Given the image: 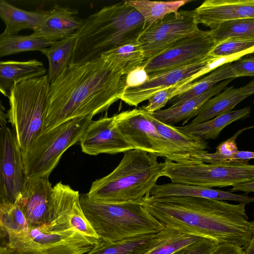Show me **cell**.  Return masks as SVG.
<instances>
[{
	"label": "cell",
	"mask_w": 254,
	"mask_h": 254,
	"mask_svg": "<svg viewBox=\"0 0 254 254\" xmlns=\"http://www.w3.org/2000/svg\"><path fill=\"white\" fill-rule=\"evenodd\" d=\"M140 203L165 228L240 247L254 236V223L249 220L243 203L194 196L153 197L148 193Z\"/></svg>",
	"instance_id": "6da1fadb"
},
{
	"label": "cell",
	"mask_w": 254,
	"mask_h": 254,
	"mask_svg": "<svg viewBox=\"0 0 254 254\" xmlns=\"http://www.w3.org/2000/svg\"><path fill=\"white\" fill-rule=\"evenodd\" d=\"M126 75L101 58L69 64L50 84L43 132L71 119L106 111L120 99Z\"/></svg>",
	"instance_id": "7a4b0ae2"
},
{
	"label": "cell",
	"mask_w": 254,
	"mask_h": 254,
	"mask_svg": "<svg viewBox=\"0 0 254 254\" xmlns=\"http://www.w3.org/2000/svg\"><path fill=\"white\" fill-rule=\"evenodd\" d=\"M146 28L143 16L125 0L104 6L85 19L76 32L69 64L100 58L108 51L137 41Z\"/></svg>",
	"instance_id": "3957f363"
},
{
	"label": "cell",
	"mask_w": 254,
	"mask_h": 254,
	"mask_svg": "<svg viewBox=\"0 0 254 254\" xmlns=\"http://www.w3.org/2000/svg\"><path fill=\"white\" fill-rule=\"evenodd\" d=\"M157 157L136 149L124 152L118 165L93 182L86 195L91 199L106 202H141L163 176L165 164L159 162Z\"/></svg>",
	"instance_id": "277c9868"
},
{
	"label": "cell",
	"mask_w": 254,
	"mask_h": 254,
	"mask_svg": "<svg viewBox=\"0 0 254 254\" xmlns=\"http://www.w3.org/2000/svg\"><path fill=\"white\" fill-rule=\"evenodd\" d=\"M82 211L103 241L116 242L158 233L165 228L139 202L110 203L79 196Z\"/></svg>",
	"instance_id": "5b68a950"
},
{
	"label": "cell",
	"mask_w": 254,
	"mask_h": 254,
	"mask_svg": "<svg viewBox=\"0 0 254 254\" xmlns=\"http://www.w3.org/2000/svg\"><path fill=\"white\" fill-rule=\"evenodd\" d=\"M50 83L47 74L15 84L7 112L22 153L43 132Z\"/></svg>",
	"instance_id": "8992f818"
},
{
	"label": "cell",
	"mask_w": 254,
	"mask_h": 254,
	"mask_svg": "<svg viewBox=\"0 0 254 254\" xmlns=\"http://www.w3.org/2000/svg\"><path fill=\"white\" fill-rule=\"evenodd\" d=\"M93 117L74 118L43 132L22 153L26 177L49 179L64 153L79 141Z\"/></svg>",
	"instance_id": "52a82bcc"
},
{
	"label": "cell",
	"mask_w": 254,
	"mask_h": 254,
	"mask_svg": "<svg viewBox=\"0 0 254 254\" xmlns=\"http://www.w3.org/2000/svg\"><path fill=\"white\" fill-rule=\"evenodd\" d=\"M164 162L163 176L174 183L213 188L254 180V166L248 162L211 164L165 159Z\"/></svg>",
	"instance_id": "ba28073f"
},
{
	"label": "cell",
	"mask_w": 254,
	"mask_h": 254,
	"mask_svg": "<svg viewBox=\"0 0 254 254\" xmlns=\"http://www.w3.org/2000/svg\"><path fill=\"white\" fill-rule=\"evenodd\" d=\"M113 123L132 149L147 152L171 161L184 163L186 158L160 135L142 108L125 111L113 116Z\"/></svg>",
	"instance_id": "9c48e42d"
},
{
	"label": "cell",
	"mask_w": 254,
	"mask_h": 254,
	"mask_svg": "<svg viewBox=\"0 0 254 254\" xmlns=\"http://www.w3.org/2000/svg\"><path fill=\"white\" fill-rule=\"evenodd\" d=\"M217 45L209 31L198 28L142 64L149 75L179 68L207 58Z\"/></svg>",
	"instance_id": "30bf717a"
},
{
	"label": "cell",
	"mask_w": 254,
	"mask_h": 254,
	"mask_svg": "<svg viewBox=\"0 0 254 254\" xmlns=\"http://www.w3.org/2000/svg\"><path fill=\"white\" fill-rule=\"evenodd\" d=\"M198 23L194 10L170 13L146 28L137 41L145 60L151 58L195 31Z\"/></svg>",
	"instance_id": "8fae6325"
},
{
	"label": "cell",
	"mask_w": 254,
	"mask_h": 254,
	"mask_svg": "<svg viewBox=\"0 0 254 254\" xmlns=\"http://www.w3.org/2000/svg\"><path fill=\"white\" fill-rule=\"evenodd\" d=\"M25 178L15 134L7 126H0V197L15 204Z\"/></svg>",
	"instance_id": "7c38bea8"
},
{
	"label": "cell",
	"mask_w": 254,
	"mask_h": 254,
	"mask_svg": "<svg viewBox=\"0 0 254 254\" xmlns=\"http://www.w3.org/2000/svg\"><path fill=\"white\" fill-rule=\"evenodd\" d=\"M113 120V116H105L91 121L79 141L83 153L96 156L115 154L132 149L114 126Z\"/></svg>",
	"instance_id": "4fadbf2b"
},
{
	"label": "cell",
	"mask_w": 254,
	"mask_h": 254,
	"mask_svg": "<svg viewBox=\"0 0 254 254\" xmlns=\"http://www.w3.org/2000/svg\"><path fill=\"white\" fill-rule=\"evenodd\" d=\"M213 57L207 58L185 66L161 73L149 75L141 86L124 90L120 99L128 105L137 106L156 93L190 76L205 65Z\"/></svg>",
	"instance_id": "5bb4252c"
},
{
	"label": "cell",
	"mask_w": 254,
	"mask_h": 254,
	"mask_svg": "<svg viewBox=\"0 0 254 254\" xmlns=\"http://www.w3.org/2000/svg\"><path fill=\"white\" fill-rule=\"evenodd\" d=\"M194 10L198 24L212 29L229 20L254 19V0H206Z\"/></svg>",
	"instance_id": "9a60e30c"
},
{
	"label": "cell",
	"mask_w": 254,
	"mask_h": 254,
	"mask_svg": "<svg viewBox=\"0 0 254 254\" xmlns=\"http://www.w3.org/2000/svg\"><path fill=\"white\" fill-rule=\"evenodd\" d=\"M78 11L67 6L55 4L33 33L43 39L56 41L73 34L84 23Z\"/></svg>",
	"instance_id": "2e32d148"
},
{
	"label": "cell",
	"mask_w": 254,
	"mask_h": 254,
	"mask_svg": "<svg viewBox=\"0 0 254 254\" xmlns=\"http://www.w3.org/2000/svg\"><path fill=\"white\" fill-rule=\"evenodd\" d=\"M153 197L170 196H194L222 200H229L249 204L254 198L248 194H236L213 188L174 183L155 184L147 193Z\"/></svg>",
	"instance_id": "e0dca14e"
},
{
	"label": "cell",
	"mask_w": 254,
	"mask_h": 254,
	"mask_svg": "<svg viewBox=\"0 0 254 254\" xmlns=\"http://www.w3.org/2000/svg\"><path fill=\"white\" fill-rule=\"evenodd\" d=\"M254 93V80L239 88H235L233 86L226 87L204 103L190 124L203 123L232 111L237 104Z\"/></svg>",
	"instance_id": "ac0fdd59"
},
{
	"label": "cell",
	"mask_w": 254,
	"mask_h": 254,
	"mask_svg": "<svg viewBox=\"0 0 254 254\" xmlns=\"http://www.w3.org/2000/svg\"><path fill=\"white\" fill-rule=\"evenodd\" d=\"M6 244L17 249H38L52 246L67 241L79 234L73 228L60 232H47L40 227L17 232L7 231Z\"/></svg>",
	"instance_id": "d6986e66"
},
{
	"label": "cell",
	"mask_w": 254,
	"mask_h": 254,
	"mask_svg": "<svg viewBox=\"0 0 254 254\" xmlns=\"http://www.w3.org/2000/svg\"><path fill=\"white\" fill-rule=\"evenodd\" d=\"M234 79L223 80L199 96L188 100L178 106L160 110L151 114L158 121L171 126L183 120V126H184L189 120L197 115L198 110L206 101L221 92Z\"/></svg>",
	"instance_id": "ffe728a7"
},
{
	"label": "cell",
	"mask_w": 254,
	"mask_h": 254,
	"mask_svg": "<svg viewBox=\"0 0 254 254\" xmlns=\"http://www.w3.org/2000/svg\"><path fill=\"white\" fill-rule=\"evenodd\" d=\"M46 71L43 63L36 59L0 62V92L8 98L15 84L45 75Z\"/></svg>",
	"instance_id": "44dd1931"
},
{
	"label": "cell",
	"mask_w": 254,
	"mask_h": 254,
	"mask_svg": "<svg viewBox=\"0 0 254 254\" xmlns=\"http://www.w3.org/2000/svg\"><path fill=\"white\" fill-rule=\"evenodd\" d=\"M251 112V106H248L222 114L203 123L176 127L180 131L203 140L214 139L226 127L235 121L249 117Z\"/></svg>",
	"instance_id": "7402d4cb"
},
{
	"label": "cell",
	"mask_w": 254,
	"mask_h": 254,
	"mask_svg": "<svg viewBox=\"0 0 254 254\" xmlns=\"http://www.w3.org/2000/svg\"><path fill=\"white\" fill-rule=\"evenodd\" d=\"M48 11H26L15 7L4 0H0V17L5 24L1 33L4 36L17 35L23 29L34 31L40 24Z\"/></svg>",
	"instance_id": "603a6c76"
},
{
	"label": "cell",
	"mask_w": 254,
	"mask_h": 254,
	"mask_svg": "<svg viewBox=\"0 0 254 254\" xmlns=\"http://www.w3.org/2000/svg\"><path fill=\"white\" fill-rule=\"evenodd\" d=\"M99 241V239L79 234L60 244L38 249H17L1 244L0 254H84Z\"/></svg>",
	"instance_id": "cb8c5ba5"
},
{
	"label": "cell",
	"mask_w": 254,
	"mask_h": 254,
	"mask_svg": "<svg viewBox=\"0 0 254 254\" xmlns=\"http://www.w3.org/2000/svg\"><path fill=\"white\" fill-rule=\"evenodd\" d=\"M165 228L160 232L116 242L101 240L84 254H143L161 239Z\"/></svg>",
	"instance_id": "d4e9b609"
},
{
	"label": "cell",
	"mask_w": 254,
	"mask_h": 254,
	"mask_svg": "<svg viewBox=\"0 0 254 254\" xmlns=\"http://www.w3.org/2000/svg\"><path fill=\"white\" fill-rule=\"evenodd\" d=\"M148 116L159 133L171 142L186 158V162L188 161L190 156L208 152L206 141L189 135L179 130L176 127L162 123L150 113L148 112Z\"/></svg>",
	"instance_id": "484cf974"
},
{
	"label": "cell",
	"mask_w": 254,
	"mask_h": 254,
	"mask_svg": "<svg viewBox=\"0 0 254 254\" xmlns=\"http://www.w3.org/2000/svg\"><path fill=\"white\" fill-rule=\"evenodd\" d=\"M76 38V32L55 41L41 52L49 62L48 77L50 83L54 81L70 63Z\"/></svg>",
	"instance_id": "4316f807"
},
{
	"label": "cell",
	"mask_w": 254,
	"mask_h": 254,
	"mask_svg": "<svg viewBox=\"0 0 254 254\" xmlns=\"http://www.w3.org/2000/svg\"><path fill=\"white\" fill-rule=\"evenodd\" d=\"M101 58L107 63L119 68L125 75L142 65L145 60L137 40L108 51L103 54Z\"/></svg>",
	"instance_id": "83f0119b"
},
{
	"label": "cell",
	"mask_w": 254,
	"mask_h": 254,
	"mask_svg": "<svg viewBox=\"0 0 254 254\" xmlns=\"http://www.w3.org/2000/svg\"><path fill=\"white\" fill-rule=\"evenodd\" d=\"M125 1L141 14L144 19L147 28L167 15L178 11L181 7L191 1L190 0L167 1L148 0Z\"/></svg>",
	"instance_id": "f1b7e54d"
},
{
	"label": "cell",
	"mask_w": 254,
	"mask_h": 254,
	"mask_svg": "<svg viewBox=\"0 0 254 254\" xmlns=\"http://www.w3.org/2000/svg\"><path fill=\"white\" fill-rule=\"evenodd\" d=\"M55 41L46 40L33 33L28 35L4 36L0 34V58L21 52L39 51Z\"/></svg>",
	"instance_id": "f546056e"
},
{
	"label": "cell",
	"mask_w": 254,
	"mask_h": 254,
	"mask_svg": "<svg viewBox=\"0 0 254 254\" xmlns=\"http://www.w3.org/2000/svg\"><path fill=\"white\" fill-rule=\"evenodd\" d=\"M209 31L217 44L229 39L254 38V19L241 18L225 21Z\"/></svg>",
	"instance_id": "4dcf8cb0"
},
{
	"label": "cell",
	"mask_w": 254,
	"mask_h": 254,
	"mask_svg": "<svg viewBox=\"0 0 254 254\" xmlns=\"http://www.w3.org/2000/svg\"><path fill=\"white\" fill-rule=\"evenodd\" d=\"M254 75V59L253 56H250L225 64L198 80H210L218 83L230 78Z\"/></svg>",
	"instance_id": "1f68e13d"
},
{
	"label": "cell",
	"mask_w": 254,
	"mask_h": 254,
	"mask_svg": "<svg viewBox=\"0 0 254 254\" xmlns=\"http://www.w3.org/2000/svg\"><path fill=\"white\" fill-rule=\"evenodd\" d=\"M201 238L173 229L165 228V233L161 239L143 254H172Z\"/></svg>",
	"instance_id": "d6a6232c"
},
{
	"label": "cell",
	"mask_w": 254,
	"mask_h": 254,
	"mask_svg": "<svg viewBox=\"0 0 254 254\" xmlns=\"http://www.w3.org/2000/svg\"><path fill=\"white\" fill-rule=\"evenodd\" d=\"M0 220L6 232H17L28 228L26 220L19 206L0 197Z\"/></svg>",
	"instance_id": "836d02e7"
},
{
	"label": "cell",
	"mask_w": 254,
	"mask_h": 254,
	"mask_svg": "<svg viewBox=\"0 0 254 254\" xmlns=\"http://www.w3.org/2000/svg\"><path fill=\"white\" fill-rule=\"evenodd\" d=\"M254 52V47H253L235 54L218 58H213L211 61L197 72L177 83L178 88L176 92L175 96H176L177 93L179 89L186 85L193 82L195 79L214 70L225 64L236 61L246 55L253 54Z\"/></svg>",
	"instance_id": "e575fe53"
},
{
	"label": "cell",
	"mask_w": 254,
	"mask_h": 254,
	"mask_svg": "<svg viewBox=\"0 0 254 254\" xmlns=\"http://www.w3.org/2000/svg\"><path fill=\"white\" fill-rule=\"evenodd\" d=\"M254 157V152L249 151H239L230 155H221L214 153L191 155L187 162L203 163H227L237 162H248ZM187 163V162H186Z\"/></svg>",
	"instance_id": "d590c367"
},
{
	"label": "cell",
	"mask_w": 254,
	"mask_h": 254,
	"mask_svg": "<svg viewBox=\"0 0 254 254\" xmlns=\"http://www.w3.org/2000/svg\"><path fill=\"white\" fill-rule=\"evenodd\" d=\"M253 47L254 38L229 39L216 45L208 55L218 58L235 54Z\"/></svg>",
	"instance_id": "8d00e7d4"
},
{
	"label": "cell",
	"mask_w": 254,
	"mask_h": 254,
	"mask_svg": "<svg viewBox=\"0 0 254 254\" xmlns=\"http://www.w3.org/2000/svg\"><path fill=\"white\" fill-rule=\"evenodd\" d=\"M217 82L213 81L198 80L188 84L178 90L182 92L173 98L169 102L170 107L178 106L186 101L196 98L204 93Z\"/></svg>",
	"instance_id": "74e56055"
},
{
	"label": "cell",
	"mask_w": 254,
	"mask_h": 254,
	"mask_svg": "<svg viewBox=\"0 0 254 254\" xmlns=\"http://www.w3.org/2000/svg\"><path fill=\"white\" fill-rule=\"evenodd\" d=\"M69 223L71 228H73L82 235L99 238L93 227L84 215L80 205L79 199L75 202L73 206L69 217Z\"/></svg>",
	"instance_id": "f35d334b"
},
{
	"label": "cell",
	"mask_w": 254,
	"mask_h": 254,
	"mask_svg": "<svg viewBox=\"0 0 254 254\" xmlns=\"http://www.w3.org/2000/svg\"><path fill=\"white\" fill-rule=\"evenodd\" d=\"M178 87L176 83L156 93L148 99V103L141 108L150 113L161 110L175 97Z\"/></svg>",
	"instance_id": "ab89813d"
},
{
	"label": "cell",
	"mask_w": 254,
	"mask_h": 254,
	"mask_svg": "<svg viewBox=\"0 0 254 254\" xmlns=\"http://www.w3.org/2000/svg\"><path fill=\"white\" fill-rule=\"evenodd\" d=\"M217 244L212 240L201 238L172 254H209Z\"/></svg>",
	"instance_id": "60d3db41"
},
{
	"label": "cell",
	"mask_w": 254,
	"mask_h": 254,
	"mask_svg": "<svg viewBox=\"0 0 254 254\" xmlns=\"http://www.w3.org/2000/svg\"><path fill=\"white\" fill-rule=\"evenodd\" d=\"M149 79V74L142 65L131 70L126 75L125 89L142 85Z\"/></svg>",
	"instance_id": "b9f144b4"
},
{
	"label": "cell",
	"mask_w": 254,
	"mask_h": 254,
	"mask_svg": "<svg viewBox=\"0 0 254 254\" xmlns=\"http://www.w3.org/2000/svg\"><path fill=\"white\" fill-rule=\"evenodd\" d=\"M253 126L246 127L239 130L232 137L220 143L216 147V153L224 155H230L238 151L236 142L237 138L243 132L253 128Z\"/></svg>",
	"instance_id": "7bdbcfd3"
},
{
	"label": "cell",
	"mask_w": 254,
	"mask_h": 254,
	"mask_svg": "<svg viewBox=\"0 0 254 254\" xmlns=\"http://www.w3.org/2000/svg\"><path fill=\"white\" fill-rule=\"evenodd\" d=\"M209 254H243L242 247L226 243H218Z\"/></svg>",
	"instance_id": "ee69618b"
},
{
	"label": "cell",
	"mask_w": 254,
	"mask_h": 254,
	"mask_svg": "<svg viewBox=\"0 0 254 254\" xmlns=\"http://www.w3.org/2000/svg\"><path fill=\"white\" fill-rule=\"evenodd\" d=\"M232 187V189L229 190L231 192L243 191L246 194L253 192L254 191V180L239 183Z\"/></svg>",
	"instance_id": "f6af8a7d"
},
{
	"label": "cell",
	"mask_w": 254,
	"mask_h": 254,
	"mask_svg": "<svg viewBox=\"0 0 254 254\" xmlns=\"http://www.w3.org/2000/svg\"><path fill=\"white\" fill-rule=\"evenodd\" d=\"M243 254H254V236L244 246L242 247Z\"/></svg>",
	"instance_id": "bcb514c9"
},
{
	"label": "cell",
	"mask_w": 254,
	"mask_h": 254,
	"mask_svg": "<svg viewBox=\"0 0 254 254\" xmlns=\"http://www.w3.org/2000/svg\"><path fill=\"white\" fill-rule=\"evenodd\" d=\"M6 238H7V233L0 220V240L3 242L1 243H6Z\"/></svg>",
	"instance_id": "7dc6e473"
}]
</instances>
